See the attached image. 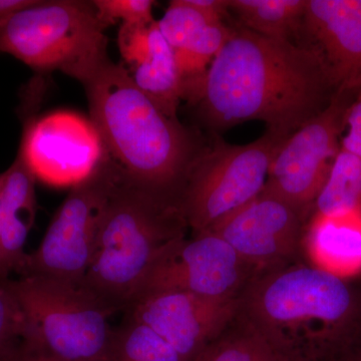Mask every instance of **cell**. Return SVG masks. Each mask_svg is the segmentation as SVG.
<instances>
[{"instance_id":"ac0fdd59","label":"cell","mask_w":361,"mask_h":361,"mask_svg":"<svg viewBox=\"0 0 361 361\" xmlns=\"http://www.w3.org/2000/svg\"><path fill=\"white\" fill-rule=\"evenodd\" d=\"M316 213L338 215L361 209V158L339 149L315 200Z\"/></svg>"},{"instance_id":"603a6c76","label":"cell","mask_w":361,"mask_h":361,"mask_svg":"<svg viewBox=\"0 0 361 361\" xmlns=\"http://www.w3.org/2000/svg\"><path fill=\"white\" fill-rule=\"evenodd\" d=\"M25 316L13 292L0 281V360L6 357L25 337Z\"/></svg>"},{"instance_id":"83f0119b","label":"cell","mask_w":361,"mask_h":361,"mask_svg":"<svg viewBox=\"0 0 361 361\" xmlns=\"http://www.w3.org/2000/svg\"><path fill=\"white\" fill-rule=\"evenodd\" d=\"M0 361H61L40 350L32 342L23 339L18 348Z\"/></svg>"},{"instance_id":"f1b7e54d","label":"cell","mask_w":361,"mask_h":361,"mask_svg":"<svg viewBox=\"0 0 361 361\" xmlns=\"http://www.w3.org/2000/svg\"><path fill=\"white\" fill-rule=\"evenodd\" d=\"M39 2V0H0V28L14 16Z\"/></svg>"},{"instance_id":"5b68a950","label":"cell","mask_w":361,"mask_h":361,"mask_svg":"<svg viewBox=\"0 0 361 361\" xmlns=\"http://www.w3.org/2000/svg\"><path fill=\"white\" fill-rule=\"evenodd\" d=\"M25 316V337L61 361H106L115 311L80 285L44 277L4 280Z\"/></svg>"},{"instance_id":"3957f363","label":"cell","mask_w":361,"mask_h":361,"mask_svg":"<svg viewBox=\"0 0 361 361\" xmlns=\"http://www.w3.org/2000/svg\"><path fill=\"white\" fill-rule=\"evenodd\" d=\"M184 223L179 205L121 178L80 286L115 312L126 310L161 251L183 237Z\"/></svg>"},{"instance_id":"ba28073f","label":"cell","mask_w":361,"mask_h":361,"mask_svg":"<svg viewBox=\"0 0 361 361\" xmlns=\"http://www.w3.org/2000/svg\"><path fill=\"white\" fill-rule=\"evenodd\" d=\"M349 96L338 92L324 111L282 142L271 161L264 191L297 211L315 202L341 149Z\"/></svg>"},{"instance_id":"cb8c5ba5","label":"cell","mask_w":361,"mask_h":361,"mask_svg":"<svg viewBox=\"0 0 361 361\" xmlns=\"http://www.w3.org/2000/svg\"><path fill=\"white\" fill-rule=\"evenodd\" d=\"M97 18L108 27L116 20L123 25L148 26L155 23L152 0H94Z\"/></svg>"},{"instance_id":"8fae6325","label":"cell","mask_w":361,"mask_h":361,"mask_svg":"<svg viewBox=\"0 0 361 361\" xmlns=\"http://www.w3.org/2000/svg\"><path fill=\"white\" fill-rule=\"evenodd\" d=\"M235 310V298L179 291L145 294L126 308L128 319L155 332L174 349L180 361L196 360L224 329Z\"/></svg>"},{"instance_id":"5bb4252c","label":"cell","mask_w":361,"mask_h":361,"mask_svg":"<svg viewBox=\"0 0 361 361\" xmlns=\"http://www.w3.org/2000/svg\"><path fill=\"white\" fill-rule=\"evenodd\" d=\"M303 25L338 92L361 90V0H307Z\"/></svg>"},{"instance_id":"6da1fadb","label":"cell","mask_w":361,"mask_h":361,"mask_svg":"<svg viewBox=\"0 0 361 361\" xmlns=\"http://www.w3.org/2000/svg\"><path fill=\"white\" fill-rule=\"evenodd\" d=\"M338 94L315 47L247 30H231L189 99L209 127L225 130L260 121L289 137Z\"/></svg>"},{"instance_id":"30bf717a","label":"cell","mask_w":361,"mask_h":361,"mask_svg":"<svg viewBox=\"0 0 361 361\" xmlns=\"http://www.w3.org/2000/svg\"><path fill=\"white\" fill-rule=\"evenodd\" d=\"M35 179L54 187H75L106 158L92 121L71 111H56L30 123L20 149Z\"/></svg>"},{"instance_id":"d6986e66","label":"cell","mask_w":361,"mask_h":361,"mask_svg":"<svg viewBox=\"0 0 361 361\" xmlns=\"http://www.w3.org/2000/svg\"><path fill=\"white\" fill-rule=\"evenodd\" d=\"M106 361H180L179 355L148 327L126 319L116 329Z\"/></svg>"},{"instance_id":"f546056e","label":"cell","mask_w":361,"mask_h":361,"mask_svg":"<svg viewBox=\"0 0 361 361\" xmlns=\"http://www.w3.org/2000/svg\"><path fill=\"white\" fill-rule=\"evenodd\" d=\"M6 173L4 172L0 174V191H1L2 186H4V180H6Z\"/></svg>"},{"instance_id":"9a60e30c","label":"cell","mask_w":361,"mask_h":361,"mask_svg":"<svg viewBox=\"0 0 361 361\" xmlns=\"http://www.w3.org/2000/svg\"><path fill=\"white\" fill-rule=\"evenodd\" d=\"M306 249L314 267L344 280L361 273V209L338 215L316 213Z\"/></svg>"},{"instance_id":"7a4b0ae2","label":"cell","mask_w":361,"mask_h":361,"mask_svg":"<svg viewBox=\"0 0 361 361\" xmlns=\"http://www.w3.org/2000/svg\"><path fill=\"white\" fill-rule=\"evenodd\" d=\"M90 118L123 182L167 199L197 156L189 133L110 59L82 82Z\"/></svg>"},{"instance_id":"7402d4cb","label":"cell","mask_w":361,"mask_h":361,"mask_svg":"<svg viewBox=\"0 0 361 361\" xmlns=\"http://www.w3.org/2000/svg\"><path fill=\"white\" fill-rule=\"evenodd\" d=\"M198 361H287L281 353L260 337H242L206 349Z\"/></svg>"},{"instance_id":"44dd1931","label":"cell","mask_w":361,"mask_h":361,"mask_svg":"<svg viewBox=\"0 0 361 361\" xmlns=\"http://www.w3.org/2000/svg\"><path fill=\"white\" fill-rule=\"evenodd\" d=\"M211 21L188 4L187 0H173L160 20H157L159 30L173 51L184 49L192 39L211 25Z\"/></svg>"},{"instance_id":"4fadbf2b","label":"cell","mask_w":361,"mask_h":361,"mask_svg":"<svg viewBox=\"0 0 361 361\" xmlns=\"http://www.w3.org/2000/svg\"><path fill=\"white\" fill-rule=\"evenodd\" d=\"M299 231L298 211L263 190L206 232L225 240L244 263L266 264L290 254Z\"/></svg>"},{"instance_id":"277c9868","label":"cell","mask_w":361,"mask_h":361,"mask_svg":"<svg viewBox=\"0 0 361 361\" xmlns=\"http://www.w3.org/2000/svg\"><path fill=\"white\" fill-rule=\"evenodd\" d=\"M106 28L92 2L39 1L0 28V52L32 70L59 71L82 82L109 59Z\"/></svg>"},{"instance_id":"4dcf8cb0","label":"cell","mask_w":361,"mask_h":361,"mask_svg":"<svg viewBox=\"0 0 361 361\" xmlns=\"http://www.w3.org/2000/svg\"><path fill=\"white\" fill-rule=\"evenodd\" d=\"M195 361H198V360H195Z\"/></svg>"},{"instance_id":"484cf974","label":"cell","mask_w":361,"mask_h":361,"mask_svg":"<svg viewBox=\"0 0 361 361\" xmlns=\"http://www.w3.org/2000/svg\"><path fill=\"white\" fill-rule=\"evenodd\" d=\"M345 137L341 140V148L361 158V90L355 101L349 104L345 116Z\"/></svg>"},{"instance_id":"9c48e42d","label":"cell","mask_w":361,"mask_h":361,"mask_svg":"<svg viewBox=\"0 0 361 361\" xmlns=\"http://www.w3.org/2000/svg\"><path fill=\"white\" fill-rule=\"evenodd\" d=\"M243 264L232 247L213 233H199L191 240L180 237L161 251L130 303L145 294L164 291L234 298Z\"/></svg>"},{"instance_id":"d4e9b609","label":"cell","mask_w":361,"mask_h":361,"mask_svg":"<svg viewBox=\"0 0 361 361\" xmlns=\"http://www.w3.org/2000/svg\"><path fill=\"white\" fill-rule=\"evenodd\" d=\"M149 26L122 25L121 27L118 47L123 58L130 65H139L147 56Z\"/></svg>"},{"instance_id":"7c38bea8","label":"cell","mask_w":361,"mask_h":361,"mask_svg":"<svg viewBox=\"0 0 361 361\" xmlns=\"http://www.w3.org/2000/svg\"><path fill=\"white\" fill-rule=\"evenodd\" d=\"M351 296L344 280L314 267H297L271 279L261 291L258 310L265 322L297 331L334 325L348 315Z\"/></svg>"},{"instance_id":"52a82bcc","label":"cell","mask_w":361,"mask_h":361,"mask_svg":"<svg viewBox=\"0 0 361 361\" xmlns=\"http://www.w3.org/2000/svg\"><path fill=\"white\" fill-rule=\"evenodd\" d=\"M108 156L73 187L37 250L27 254L20 277H44L80 285L89 269L108 202L120 182Z\"/></svg>"},{"instance_id":"ffe728a7","label":"cell","mask_w":361,"mask_h":361,"mask_svg":"<svg viewBox=\"0 0 361 361\" xmlns=\"http://www.w3.org/2000/svg\"><path fill=\"white\" fill-rule=\"evenodd\" d=\"M6 173V180L0 191V232L16 216L23 213L35 214L37 208V179L20 153Z\"/></svg>"},{"instance_id":"2e32d148","label":"cell","mask_w":361,"mask_h":361,"mask_svg":"<svg viewBox=\"0 0 361 361\" xmlns=\"http://www.w3.org/2000/svg\"><path fill=\"white\" fill-rule=\"evenodd\" d=\"M133 80L168 116L177 118L178 106L185 97V87L174 51L159 30L157 20L149 28L148 51L135 66Z\"/></svg>"},{"instance_id":"8992f818","label":"cell","mask_w":361,"mask_h":361,"mask_svg":"<svg viewBox=\"0 0 361 361\" xmlns=\"http://www.w3.org/2000/svg\"><path fill=\"white\" fill-rule=\"evenodd\" d=\"M286 135L272 130L246 145L218 142L197 157L179 208L195 231H208L219 221L262 193L271 161Z\"/></svg>"},{"instance_id":"4316f807","label":"cell","mask_w":361,"mask_h":361,"mask_svg":"<svg viewBox=\"0 0 361 361\" xmlns=\"http://www.w3.org/2000/svg\"><path fill=\"white\" fill-rule=\"evenodd\" d=\"M190 6L200 11L213 23H221L229 11V0H187Z\"/></svg>"},{"instance_id":"e0dca14e","label":"cell","mask_w":361,"mask_h":361,"mask_svg":"<svg viewBox=\"0 0 361 361\" xmlns=\"http://www.w3.org/2000/svg\"><path fill=\"white\" fill-rule=\"evenodd\" d=\"M307 0H229L243 27L273 39L290 40L303 23Z\"/></svg>"}]
</instances>
